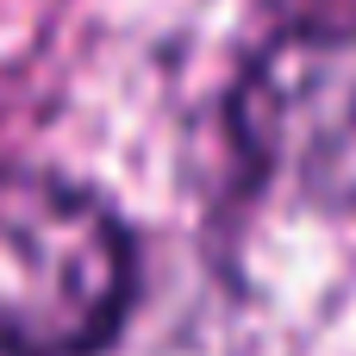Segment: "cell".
Listing matches in <instances>:
<instances>
[{"instance_id": "cell-1", "label": "cell", "mask_w": 356, "mask_h": 356, "mask_svg": "<svg viewBox=\"0 0 356 356\" xmlns=\"http://www.w3.org/2000/svg\"><path fill=\"white\" fill-rule=\"evenodd\" d=\"M131 238L56 175H0V356H94L131 307Z\"/></svg>"}, {"instance_id": "cell-2", "label": "cell", "mask_w": 356, "mask_h": 356, "mask_svg": "<svg viewBox=\"0 0 356 356\" xmlns=\"http://www.w3.org/2000/svg\"><path fill=\"white\" fill-rule=\"evenodd\" d=\"M232 125L263 181L356 194V31L294 25L263 44L238 81Z\"/></svg>"}]
</instances>
